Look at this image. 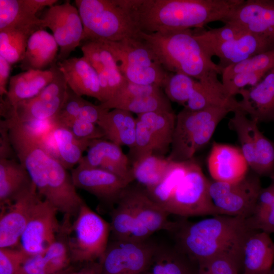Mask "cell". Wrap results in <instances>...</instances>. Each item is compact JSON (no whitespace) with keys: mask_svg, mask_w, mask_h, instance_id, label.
Returning <instances> with one entry per match:
<instances>
[{"mask_svg":"<svg viewBox=\"0 0 274 274\" xmlns=\"http://www.w3.org/2000/svg\"><path fill=\"white\" fill-rule=\"evenodd\" d=\"M4 120L17 160L29 174L39 196L64 216L75 217L84 201L67 169L28 124L13 117Z\"/></svg>","mask_w":274,"mask_h":274,"instance_id":"cell-1","label":"cell"},{"mask_svg":"<svg viewBox=\"0 0 274 274\" xmlns=\"http://www.w3.org/2000/svg\"><path fill=\"white\" fill-rule=\"evenodd\" d=\"M244 0H129L140 31L164 32L228 21Z\"/></svg>","mask_w":274,"mask_h":274,"instance_id":"cell-2","label":"cell"},{"mask_svg":"<svg viewBox=\"0 0 274 274\" xmlns=\"http://www.w3.org/2000/svg\"><path fill=\"white\" fill-rule=\"evenodd\" d=\"M256 230L246 219L217 215L190 222L177 221L175 246L198 264L217 256H226L243 266L244 250L248 237Z\"/></svg>","mask_w":274,"mask_h":274,"instance_id":"cell-3","label":"cell"},{"mask_svg":"<svg viewBox=\"0 0 274 274\" xmlns=\"http://www.w3.org/2000/svg\"><path fill=\"white\" fill-rule=\"evenodd\" d=\"M139 38L155 55L158 63L170 73H181L200 80L223 70L191 29L146 33Z\"/></svg>","mask_w":274,"mask_h":274,"instance_id":"cell-4","label":"cell"},{"mask_svg":"<svg viewBox=\"0 0 274 274\" xmlns=\"http://www.w3.org/2000/svg\"><path fill=\"white\" fill-rule=\"evenodd\" d=\"M83 26L82 41L139 38L129 0H75Z\"/></svg>","mask_w":274,"mask_h":274,"instance_id":"cell-5","label":"cell"},{"mask_svg":"<svg viewBox=\"0 0 274 274\" xmlns=\"http://www.w3.org/2000/svg\"><path fill=\"white\" fill-rule=\"evenodd\" d=\"M234 111L227 107L198 111L184 108L176 117L168 159L176 162L193 159L196 152L209 143L222 120Z\"/></svg>","mask_w":274,"mask_h":274,"instance_id":"cell-6","label":"cell"},{"mask_svg":"<svg viewBox=\"0 0 274 274\" xmlns=\"http://www.w3.org/2000/svg\"><path fill=\"white\" fill-rule=\"evenodd\" d=\"M75 219L67 226V236L72 262L99 260L109 244L110 224L84 202Z\"/></svg>","mask_w":274,"mask_h":274,"instance_id":"cell-7","label":"cell"},{"mask_svg":"<svg viewBox=\"0 0 274 274\" xmlns=\"http://www.w3.org/2000/svg\"><path fill=\"white\" fill-rule=\"evenodd\" d=\"M210 181L193 159L164 209L183 218L219 215L209 192Z\"/></svg>","mask_w":274,"mask_h":274,"instance_id":"cell-8","label":"cell"},{"mask_svg":"<svg viewBox=\"0 0 274 274\" xmlns=\"http://www.w3.org/2000/svg\"><path fill=\"white\" fill-rule=\"evenodd\" d=\"M53 80L35 97L21 101L13 107L1 108L4 119L13 117L24 123L51 121L60 110L66 97L67 84L56 61L50 66Z\"/></svg>","mask_w":274,"mask_h":274,"instance_id":"cell-9","label":"cell"},{"mask_svg":"<svg viewBox=\"0 0 274 274\" xmlns=\"http://www.w3.org/2000/svg\"><path fill=\"white\" fill-rule=\"evenodd\" d=\"M262 188L260 176L255 173H248L235 182L213 180L209 184L210 195L219 215L245 219L253 214Z\"/></svg>","mask_w":274,"mask_h":274,"instance_id":"cell-10","label":"cell"},{"mask_svg":"<svg viewBox=\"0 0 274 274\" xmlns=\"http://www.w3.org/2000/svg\"><path fill=\"white\" fill-rule=\"evenodd\" d=\"M135 159L148 154L163 156L170 149L176 117L173 111H157L137 115Z\"/></svg>","mask_w":274,"mask_h":274,"instance_id":"cell-11","label":"cell"},{"mask_svg":"<svg viewBox=\"0 0 274 274\" xmlns=\"http://www.w3.org/2000/svg\"><path fill=\"white\" fill-rule=\"evenodd\" d=\"M156 245L149 239L112 240L98 260L102 274H143L150 263Z\"/></svg>","mask_w":274,"mask_h":274,"instance_id":"cell-12","label":"cell"},{"mask_svg":"<svg viewBox=\"0 0 274 274\" xmlns=\"http://www.w3.org/2000/svg\"><path fill=\"white\" fill-rule=\"evenodd\" d=\"M41 19L43 29L49 28L59 48L56 62L68 58L80 45L83 37V26L76 7L70 1L54 5L45 12Z\"/></svg>","mask_w":274,"mask_h":274,"instance_id":"cell-13","label":"cell"},{"mask_svg":"<svg viewBox=\"0 0 274 274\" xmlns=\"http://www.w3.org/2000/svg\"><path fill=\"white\" fill-rule=\"evenodd\" d=\"M127 189L134 214V225L128 240L145 241L158 231L175 230L177 221H170V214L153 200L145 189L130 185Z\"/></svg>","mask_w":274,"mask_h":274,"instance_id":"cell-14","label":"cell"},{"mask_svg":"<svg viewBox=\"0 0 274 274\" xmlns=\"http://www.w3.org/2000/svg\"><path fill=\"white\" fill-rule=\"evenodd\" d=\"M57 212L46 200L39 199L20 241V247L28 255L44 253L55 240L60 228Z\"/></svg>","mask_w":274,"mask_h":274,"instance_id":"cell-15","label":"cell"},{"mask_svg":"<svg viewBox=\"0 0 274 274\" xmlns=\"http://www.w3.org/2000/svg\"><path fill=\"white\" fill-rule=\"evenodd\" d=\"M75 187L84 190L99 200L116 204L124 190L131 183L107 170L78 164L71 169Z\"/></svg>","mask_w":274,"mask_h":274,"instance_id":"cell-16","label":"cell"},{"mask_svg":"<svg viewBox=\"0 0 274 274\" xmlns=\"http://www.w3.org/2000/svg\"><path fill=\"white\" fill-rule=\"evenodd\" d=\"M40 198L35 186L11 204L1 208L0 248L20 246L21 236Z\"/></svg>","mask_w":274,"mask_h":274,"instance_id":"cell-17","label":"cell"},{"mask_svg":"<svg viewBox=\"0 0 274 274\" xmlns=\"http://www.w3.org/2000/svg\"><path fill=\"white\" fill-rule=\"evenodd\" d=\"M227 22L274 42V0H244Z\"/></svg>","mask_w":274,"mask_h":274,"instance_id":"cell-18","label":"cell"},{"mask_svg":"<svg viewBox=\"0 0 274 274\" xmlns=\"http://www.w3.org/2000/svg\"><path fill=\"white\" fill-rule=\"evenodd\" d=\"M208 170L215 181L233 183L244 178L249 166L241 148L214 142L208 160Z\"/></svg>","mask_w":274,"mask_h":274,"instance_id":"cell-19","label":"cell"},{"mask_svg":"<svg viewBox=\"0 0 274 274\" xmlns=\"http://www.w3.org/2000/svg\"><path fill=\"white\" fill-rule=\"evenodd\" d=\"M239 109L258 124L274 121V68L256 85L241 89Z\"/></svg>","mask_w":274,"mask_h":274,"instance_id":"cell-20","label":"cell"},{"mask_svg":"<svg viewBox=\"0 0 274 274\" xmlns=\"http://www.w3.org/2000/svg\"><path fill=\"white\" fill-rule=\"evenodd\" d=\"M78 164L99 167L114 173L131 182L134 180L128 158L121 147L102 139L92 140Z\"/></svg>","mask_w":274,"mask_h":274,"instance_id":"cell-21","label":"cell"},{"mask_svg":"<svg viewBox=\"0 0 274 274\" xmlns=\"http://www.w3.org/2000/svg\"><path fill=\"white\" fill-rule=\"evenodd\" d=\"M67 86L77 94L94 97L103 102L98 75L84 56L56 62Z\"/></svg>","mask_w":274,"mask_h":274,"instance_id":"cell-22","label":"cell"},{"mask_svg":"<svg viewBox=\"0 0 274 274\" xmlns=\"http://www.w3.org/2000/svg\"><path fill=\"white\" fill-rule=\"evenodd\" d=\"M274 48V42L251 33L218 45L209 50L213 57L219 58L218 64L223 70L256 54Z\"/></svg>","mask_w":274,"mask_h":274,"instance_id":"cell-23","label":"cell"},{"mask_svg":"<svg viewBox=\"0 0 274 274\" xmlns=\"http://www.w3.org/2000/svg\"><path fill=\"white\" fill-rule=\"evenodd\" d=\"M214 72L197 80L184 108L192 111L209 108L227 107L239 109L238 101L231 96ZM234 111V112H235Z\"/></svg>","mask_w":274,"mask_h":274,"instance_id":"cell-24","label":"cell"},{"mask_svg":"<svg viewBox=\"0 0 274 274\" xmlns=\"http://www.w3.org/2000/svg\"><path fill=\"white\" fill-rule=\"evenodd\" d=\"M51 67L46 70H30L10 78L8 93L1 107L8 108L38 95L53 79Z\"/></svg>","mask_w":274,"mask_h":274,"instance_id":"cell-25","label":"cell"},{"mask_svg":"<svg viewBox=\"0 0 274 274\" xmlns=\"http://www.w3.org/2000/svg\"><path fill=\"white\" fill-rule=\"evenodd\" d=\"M274 264V242L270 234L256 231L247 239L240 274H270Z\"/></svg>","mask_w":274,"mask_h":274,"instance_id":"cell-26","label":"cell"},{"mask_svg":"<svg viewBox=\"0 0 274 274\" xmlns=\"http://www.w3.org/2000/svg\"><path fill=\"white\" fill-rule=\"evenodd\" d=\"M35 186L18 160L0 159V206L7 207Z\"/></svg>","mask_w":274,"mask_h":274,"instance_id":"cell-27","label":"cell"},{"mask_svg":"<svg viewBox=\"0 0 274 274\" xmlns=\"http://www.w3.org/2000/svg\"><path fill=\"white\" fill-rule=\"evenodd\" d=\"M144 274H199L198 263L174 247L156 245L150 263Z\"/></svg>","mask_w":274,"mask_h":274,"instance_id":"cell-28","label":"cell"},{"mask_svg":"<svg viewBox=\"0 0 274 274\" xmlns=\"http://www.w3.org/2000/svg\"><path fill=\"white\" fill-rule=\"evenodd\" d=\"M96 125L106 139L120 147L133 148L136 120L131 113L120 109L109 110L101 116Z\"/></svg>","mask_w":274,"mask_h":274,"instance_id":"cell-29","label":"cell"},{"mask_svg":"<svg viewBox=\"0 0 274 274\" xmlns=\"http://www.w3.org/2000/svg\"><path fill=\"white\" fill-rule=\"evenodd\" d=\"M59 46L53 35L40 29L29 37L20 67L25 71L44 70L57 61Z\"/></svg>","mask_w":274,"mask_h":274,"instance_id":"cell-30","label":"cell"},{"mask_svg":"<svg viewBox=\"0 0 274 274\" xmlns=\"http://www.w3.org/2000/svg\"><path fill=\"white\" fill-rule=\"evenodd\" d=\"M57 158L66 169H73L83 157L92 141L77 139L67 127L51 124L48 130Z\"/></svg>","mask_w":274,"mask_h":274,"instance_id":"cell-31","label":"cell"},{"mask_svg":"<svg viewBox=\"0 0 274 274\" xmlns=\"http://www.w3.org/2000/svg\"><path fill=\"white\" fill-rule=\"evenodd\" d=\"M113 55L118 63L151 66L159 64L152 51L139 38H128L118 41H100Z\"/></svg>","mask_w":274,"mask_h":274,"instance_id":"cell-32","label":"cell"},{"mask_svg":"<svg viewBox=\"0 0 274 274\" xmlns=\"http://www.w3.org/2000/svg\"><path fill=\"white\" fill-rule=\"evenodd\" d=\"M27 0H0V30L41 27V19Z\"/></svg>","mask_w":274,"mask_h":274,"instance_id":"cell-33","label":"cell"},{"mask_svg":"<svg viewBox=\"0 0 274 274\" xmlns=\"http://www.w3.org/2000/svg\"><path fill=\"white\" fill-rule=\"evenodd\" d=\"M171 161L167 157L148 154L133 161L131 168L134 180L145 187H153L163 179Z\"/></svg>","mask_w":274,"mask_h":274,"instance_id":"cell-34","label":"cell"},{"mask_svg":"<svg viewBox=\"0 0 274 274\" xmlns=\"http://www.w3.org/2000/svg\"><path fill=\"white\" fill-rule=\"evenodd\" d=\"M42 29L39 26L9 28L0 30V56L11 64L23 58L30 36Z\"/></svg>","mask_w":274,"mask_h":274,"instance_id":"cell-35","label":"cell"},{"mask_svg":"<svg viewBox=\"0 0 274 274\" xmlns=\"http://www.w3.org/2000/svg\"><path fill=\"white\" fill-rule=\"evenodd\" d=\"M127 187L120 195L111 213L112 240H128L134 223V214Z\"/></svg>","mask_w":274,"mask_h":274,"instance_id":"cell-36","label":"cell"},{"mask_svg":"<svg viewBox=\"0 0 274 274\" xmlns=\"http://www.w3.org/2000/svg\"><path fill=\"white\" fill-rule=\"evenodd\" d=\"M190 160L171 161L162 181L153 187L145 189L150 198L162 208L164 209L176 187L185 175Z\"/></svg>","mask_w":274,"mask_h":274,"instance_id":"cell-37","label":"cell"},{"mask_svg":"<svg viewBox=\"0 0 274 274\" xmlns=\"http://www.w3.org/2000/svg\"><path fill=\"white\" fill-rule=\"evenodd\" d=\"M118 68L128 81L140 85H154L162 89L163 84L170 72L160 64L151 66L133 65L118 63Z\"/></svg>","mask_w":274,"mask_h":274,"instance_id":"cell-38","label":"cell"},{"mask_svg":"<svg viewBox=\"0 0 274 274\" xmlns=\"http://www.w3.org/2000/svg\"><path fill=\"white\" fill-rule=\"evenodd\" d=\"M120 109L137 115L157 111H173L170 101L163 92L135 97L113 105L110 109Z\"/></svg>","mask_w":274,"mask_h":274,"instance_id":"cell-39","label":"cell"},{"mask_svg":"<svg viewBox=\"0 0 274 274\" xmlns=\"http://www.w3.org/2000/svg\"><path fill=\"white\" fill-rule=\"evenodd\" d=\"M83 56L97 73L105 72L110 75L120 72L113 55L100 41L85 42L81 47Z\"/></svg>","mask_w":274,"mask_h":274,"instance_id":"cell-40","label":"cell"},{"mask_svg":"<svg viewBox=\"0 0 274 274\" xmlns=\"http://www.w3.org/2000/svg\"><path fill=\"white\" fill-rule=\"evenodd\" d=\"M274 68V48L256 54L239 63L225 68L222 73L224 83L234 75L245 72H268Z\"/></svg>","mask_w":274,"mask_h":274,"instance_id":"cell-41","label":"cell"},{"mask_svg":"<svg viewBox=\"0 0 274 274\" xmlns=\"http://www.w3.org/2000/svg\"><path fill=\"white\" fill-rule=\"evenodd\" d=\"M197 80L181 73H170L162 89L170 101L184 107L187 104Z\"/></svg>","mask_w":274,"mask_h":274,"instance_id":"cell-42","label":"cell"},{"mask_svg":"<svg viewBox=\"0 0 274 274\" xmlns=\"http://www.w3.org/2000/svg\"><path fill=\"white\" fill-rule=\"evenodd\" d=\"M224 24L221 27L196 33L198 38L208 51L218 45L236 39L248 33L236 24L231 22Z\"/></svg>","mask_w":274,"mask_h":274,"instance_id":"cell-43","label":"cell"},{"mask_svg":"<svg viewBox=\"0 0 274 274\" xmlns=\"http://www.w3.org/2000/svg\"><path fill=\"white\" fill-rule=\"evenodd\" d=\"M163 92L162 89L157 85H144L135 84L127 81L116 90L112 97L99 105L104 109L110 110L114 104L120 101L138 96L159 94Z\"/></svg>","mask_w":274,"mask_h":274,"instance_id":"cell-44","label":"cell"},{"mask_svg":"<svg viewBox=\"0 0 274 274\" xmlns=\"http://www.w3.org/2000/svg\"><path fill=\"white\" fill-rule=\"evenodd\" d=\"M85 99L75 93L68 86L65 100L57 115L51 121V124L68 127L78 118Z\"/></svg>","mask_w":274,"mask_h":274,"instance_id":"cell-45","label":"cell"},{"mask_svg":"<svg viewBox=\"0 0 274 274\" xmlns=\"http://www.w3.org/2000/svg\"><path fill=\"white\" fill-rule=\"evenodd\" d=\"M199 274H240L241 266L233 259L217 256L199 264Z\"/></svg>","mask_w":274,"mask_h":274,"instance_id":"cell-46","label":"cell"},{"mask_svg":"<svg viewBox=\"0 0 274 274\" xmlns=\"http://www.w3.org/2000/svg\"><path fill=\"white\" fill-rule=\"evenodd\" d=\"M29 256L20 246L0 248V274H16Z\"/></svg>","mask_w":274,"mask_h":274,"instance_id":"cell-47","label":"cell"},{"mask_svg":"<svg viewBox=\"0 0 274 274\" xmlns=\"http://www.w3.org/2000/svg\"><path fill=\"white\" fill-rule=\"evenodd\" d=\"M268 73L257 72L240 73L232 76L223 84L228 93L231 96H234L247 86L252 87L257 84Z\"/></svg>","mask_w":274,"mask_h":274,"instance_id":"cell-48","label":"cell"},{"mask_svg":"<svg viewBox=\"0 0 274 274\" xmlns=\"http://www.w3.org/2000/svg\"><path fill=\"white\" fill-rule=\"evenodd\" d=\"M68 128L78 139L91 141L104 138L97 125L79 118L74 120Z\"/></svg>","mask_w":274,"mask_h":274,"instance_id":"cell-49","label":"cell"},{"mask_svg":"<svg viewBox=\"0 0 274 274\" xmlns=\"http://www.w3.org/2000/svg\"><path fill=\"white\" fill-rule=\"evenodd\" d=\"M246 220L249 226L254 230L263 231L269 234L274 233V200L263 213Z\"/></svg>","mask_w":274,"mask_h":274,"instance_id":"cell-50","label":"cell"},{"mask_svg":"<svg viewBox=\"0 0 274 274\" xmlns=\"http://www.w3.org/2000/svg\"><path fill=\"white\" fill-rule=\"evenodd\" d=\"M0 133V159H17L10 140L8 125L5 120H1Z\"/></svg>","mask_w":274,"mask_h":274,"instance_id":"cell-51","label":"cell"},{"mask_svg":"<svg viewBox=\"0 0 274 274\" xmlns=\"http://www.w3.org/2000/svg\"><path fill=\"white\" fill-rule=\"evenodd\" d=\"M109 111L85 99L78 118L96 125L101 116Z\"/></svg>","mask_w":274,"mask_h":274,"instance_id":"cell-52","label":"cell"},{"mask_svg":"<svg viewBox=\"0 0 274 274\" xmlns=\"http://www.w3.org/2000/svg\"><path fill=\"white\" fill-rule=\"evenodd\" d=\"M11 64L0 56V95L1 98L8 93L7 84L9 82Z\"/></svg>","mask_w":274,"mask_h":274,"instance_id":"cell-53","label":"cell"},{"mask_svg":"<svg viewBox=\"0 0 274 274\" xmlns=\"http://www.w3.org/2000/svg\"><path fill=\"white\" fill-rule=\"evenodd\" d=\"M72 274H102L101 265L98 260L87 262Z\"/></svg>","mask_w":274,"mask_h":274,"instance_id":"cell-54","label":"cell"},{"mask_svg":"<svg viewBox=\"0 0 274 274\" xmlns=\"http://www.w3.org/2000/svg\"><path fill=\"white\" fill-rule=\"evenodd\" d=\"M76 270V268L74 266L72 265H70L66 268L62 269L54 274H72Z\"/></svg>","mask_w":274,"mask_h":274,"instance_id":"cell-55","label":"cell"},{"mask_svg":"<svg viewBox=\"0 0 274 274\" xmlns=\"http://www.w3.org/2000/svg\"><path fill=\"white\" fill-rule=\"evenodd\" d=\"M270 274H274V264H273L272 270L271 271Z\"/></svg>","mask_w":274,"mask_h":274,"instance_id":"cell-56","label":"cell"},{"mask_svg":"<svg viewBox=\"0 0 274 274\" xmlns=\"http://www.w3.org/2000/svg\"><path fill=\"white\" fill-rule=\"evenodd\" d=\"M272 181H274V178L273 179H272Z\"/></svg>","mask_w":274,"mask_h":274,"instance_id":"cell-57","label":"cell"}]
</instances>
